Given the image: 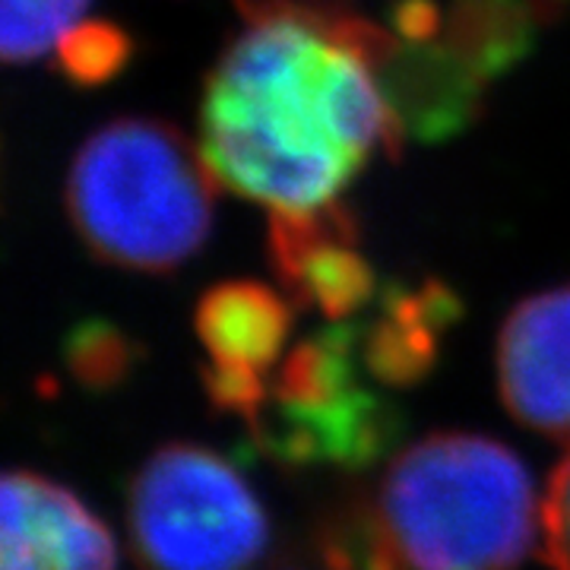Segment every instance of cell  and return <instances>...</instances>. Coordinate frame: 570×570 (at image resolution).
<instances>
[{"mask_svg":"<svg viewBox=\"0 0 570 570\" xmlns=\"http://www.w3.org/2000/svg\"><path fill=\"white\" fill-rule=\"evenodd\" d=\"M374 510L400 570H520L535 539L530 469L469 431H438L396 453Z\"/></svg>","mask_w":570,"mask_h":570,"instance_id":"2","label":"cell"},{"mask_svg":"<svg viewBox=\"0 0 570 570\" xmlns=\"http://www.w3.org/2000/svg\"><path fill=\"white\" fill-rule=\"evenodd\" d=\"M92 0H0V63H29L58 48Z\"/></svg>","mask_w":570,"mask_h":570,"instance_id":"11","label":"cell"},{"mask_svg":"<svg viewBox=\"0 0 570 570\" xmlns=\"http://www.w3.org/2000/svg\"><path fill=\"white\" fill-rule=\"evenodd\" d=\"M266 250L292 305L314 307L330 321L358 317L377 295L362 228L343 200L307 213H269Z\"/></svg>","mask_w":570,"mask_h":570,"instance_id":"7","label":"cell"},{"mask_svg":"<svg viewBox=\"0 0 570 570\" xmlns=\"http://www.w3.org/2000/svg\"><path fill=\"white\" fill-rule=\"evenodd\" d=\"M367 374L358 317L333 321L285 352L261 415L257 448L288 469L362 472L400 441L403 412Z\"/></svg>","mask_w":570,"mask_h":570,"instance_id":"4","label":"cell"},{"mask_svg":"<svg viewBox=\"0 0 570 570\" xmlns=\"http://www.w3.org/2000/svg\"><path fill=\"white\" fill-rule=\"evenodd\" d=\"M317 551L326 570H400L374 504H343L321 523Z\"/></svg>","mask_w":570,"mask_h":570,"instance_id":"13","label":"cell"},{"mask_svg":"<svg viewBox=\"0 0 570 570\" xmlns=\"http://www.w3.org/2000/svg\"><path fill=\"white\" fill-rule=\"evenodd\" d=\"M384 45V22L352 0H238L200 102L216 184L269 213H307L340 204L377 156H400Z\"/></svg>","mask_w":570,"mask_h":570,"instance_id":"1","label":"cell"},{"mask_svg":"<svg viewBox=\"0 0 570 570\" xmlns=\"http://www.w3.org/2000/svg\"><path fill=\"white\" fill-rule=\"evenodd\" d=\"M542 551L554 570H570V450L551 472L542 501Z\"/></svg>","mask_w":570,"mask_h":570,"instance_id":"15","label":"cell"},{"mask_svg":"<svg viewBox=\"0 0 570 570\" xmlns=\"http://www.w3.org/2000/svg\"><path fill=\"white\" fill-rule=\"evenodd\" d=\"M0 570H118L105 520L39 472H0Z\"/></svg>","mask_w":570,"mask_h":570,"instance_id":"8","label":"cell"},{"mask_svg":"<svg viewBox=\"0 0 570 570\" xmlns=\"http://www.w3.org/2000/svg\"><path fill=\"white\" fill-rule=\"evenodd\" d=\"M63 204L99 261L163 276L206 245L216 178L175 124L115 118L77 149Z\"/></svg>","mask_w":570,"mask_h":570,"instance_id":"3","label":"cell"},{"mask_svg":"<svg viewBox=\"0 0 570 570\" xmlns=\"http://www.w3.org/2000/svg\"><path fill=\"white\" fill-rule=\"evenodd\" d=\"M63 362L73 381L86 390H115L124 384L140 362V346L121 326L89 317L77 324L63 340Z\"/></svg>","mask_w":570,"mask_h":570,"instance_id":"12","label":"cell"},{"mask_svg":"<svg viewBox=\"0 0 570 570\" xmlns=\"http://www.w3.org/2000/svg\"><path fill=\"white\" fill-rule=\"evenodd\" d=\"M194 330L209 358L204 387L213 406L250 425L269 396V371L285 358L292 298L254 279L213 285L194 311Z\"/></svg>","mask_w":570,"mask_h":570,"instance_id":"6","label":"cell"},{"mask_svg":"<svg viewBox=\"0 0 570 570\" xmlns=\"http://www.w3.org/2000/svg\"><path fill=\"white\" fill-rule=\"evenodd\" d=\"M494 362L510 415L546 438H570V285L535 292L510 311Z\"/></svg>","mask_w":570,"mask_h":570,"instance_id":"9","label":"cell"},{"mask_svg":"<svg viewBox=\"0 0 570 570\" xmlns=\"http://www.w3.org/2000/svg\"><path fill=\"white\" fill-rule=\"evenodd\" d=\"M134 58V39L118 22L80 20L55 48L61 73L77 86H102L115 80Z\"/></svg>","mask_w":570,"mask_h":570,"instance_id":"14","label":"cell"},{"mask_svg":"<svg viewBox=\"0 0 570 570\" xmlns=\"http://www.w3.org/2000/svg\"><path fill=\"white\" fill-rule=\"evenodd\" d=\"M460 314L463 302L438 279L384 285L374 314H358V346L367 374L390 390L422 384L438 365L444 336Z\"/></svg>","mask_w":570,"mask_h":570,"instance_id":"10","label":"cell"},{"mask_svg":"<svg viewBox=\"0 0 570 570\" xmlns=\"http://www.w3.org/2000/svg\"><path fill=\"white\" fill-rule=\"evenodd\" d=\"M127 530L142 570H250L269 549V517L216 450L165 444L127 491Z\"/></svg>","mask_w":570,"mask_h":570,"instance_id":"5","label":"cell"}]
</instances>
